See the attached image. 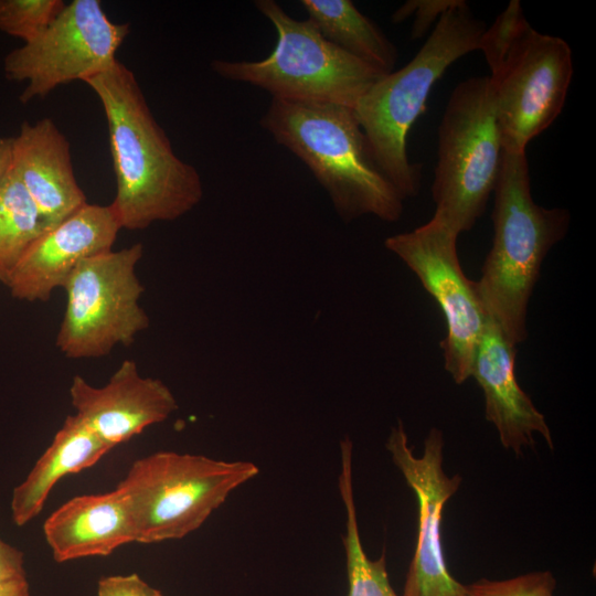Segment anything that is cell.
<instances>
[{
    "label": "cell",
    "instance_id": "277c9868",
    "mask_svg": "<svg viewBox=\"0 0 596 596\" xmlns=\"http://www.w3.org/2000/svg\"><path fill=\"white\" fill-rule=\"evenodd\" d=\"M485 30L461 0L438 20L412 60L379 79L353 108L377 164L404 200L418 194L422 179V166L407 157L408 131L425 111L435 83L455 61L479 50Z\"/></svg>",
    "mask_w": 596,
    "mask_h": 596
},
{
    "label": "cell",
    "instance_id": "603a6c76",
    "mask_svg": "<svg viewBox=\"0 0 596 596\" xmlns=\"http://www.w3.org/2000/svg\"><path fill=\"white\" fill-rule=\"evenodd\" d=\"M529 25L520 1L512 0L494 22L486 28L479 50L483 53L491 74L499 70L511 47Z\"/></svg>",
    "mask_w": 596,
    "mask_h": 596
},
{
    "label": "cell",
    "instance_id": "8fae6325",
    "mask_svg": "<svg viewBox=\"0 0 596 596\" xmlns=\"http://www.w3.org/2000/svg\"><path fill=\"white\" fill-rule=\"evenodd\" d=\"M573 76L572 50L563 39L529 25L491 74L503 151L525 152L562 111Z\"/></svg>",
    "mask_w": 596,
    "mask_h": 596
},
{
    "label": "cell",
    "instance_id": "5bb4252c",
    "mask_svg": "<svg viewBox=\"0 0 596 596\" xmlns=\"http://www.w3.org/2000/svg\"><path fill=\"white\" fill-rule=\"evenodd\" d=\"M70 397L75 415L111 448L166 421L178 408L170 389L158 379L142 376L129 359L102 387L74 375Z\"/></svg>",
    "mask_w": 596,
    "mask_h": 596
},
{
    "label": "cell",
    "instance_id": "9a60e30c",
    "mask_svg": "<svg viewBox=\"0 0 596 596\" xmlns=\"http://www.w3.org/2000/svg\"><path fill=\"white\" fill-rule=\"evenodd\" d=\"M515 354V345L486 315L470 376L483 392L485 416L496 427L502 446L517 455L534 445L536 434L553 448L544 415L518 384Z\"/></svg>",
    "mask_w": 596,
    "mask_h": 596
},
{
    "label": "cell",
    "instance_id": "f1b7e54d",
    "mask_svg": "<svg viewBox=\"0 0 596 596\" xmlns=\"http://www.w3.org/2000/svg\"><path fill=\"white\" fill-rule=\"evenodd\" d=\"M0 596H31L26 577L1 584Z\"/></svg>",
    "mask_w": 596,
    "mask_h": 596
},
{
    "label": "cell",
    "instance_id": "d4e9b609",
    "mask_svg": "<svg viewBox=\"0 0 596 596\" xmlns=\"http://www.w3.org/2000/svg\"><path fill=\"white\" fill-rule=\"evenodd\" d=\"M461 0H409L401 6L392 15L393 23L414 18L411 38L421 39L434 23Z\"/></svg>",
    "mask_w": 596,
    "mask_h": 596
},
{
    "label": "cell",
    "instance_id": "83f0119b",
    "mask_svg": "<svg viewBox=\"0 0 596 596\" xmlns=\"http://www.w3.org/2000/svg\"><path fill=\"white\" fill-rule=\"evenodd\" d=\"M13 137H0V183L11 168Z\"/></svg>",
    "mask_w": 596,
    "mask_h": 596
},
{
    "label": "cell",
    "instance_id": "4fadbf2b",
    "mask_svg": "<svg viewBox=\"0 0 596 596\" xmlns=\"http://www.w3.org/2000/svg\"><path fill=\"white\" fill-rule=\"evenodd\" d=\"M120 230L110 204L86 203L30 246L7 284L12 297L46 301L81 262L110 251Z\"/></svg>",
    "mask_w": 596,
    "mask_h": 596
},
{
    "label": "cell",
    "instance_id": "cb8c5ba5",
    "mask_svg": "<svg viewBox=\"0 0 596 596\" xmlns=\"http://www.w3.org/2000/svg\"><path fill=\"white\" fill-rule=\"evenodd\" d=\"M555 587L551 572H532L502 581L478 579L465 585V596H553Z\"/></svg>",
    "mask_w": 596,
    "mask_h": 596
},
{
    "label": "cell",
    "instance_id": "2e32d148",
    "mask_svg": "<svg viewBox=\"0 0 596 596\" xmlns=\"http://www.w3.org/2000/svg\"><path fill=\"white\" fill-rule=\"evenodd\" d=\"M11 170L40 212L46 231L87 203L66 136L51 118L24 121L13 136Z\"/></svg>",
    "mask_w": 596,
    "mask_h": 596
},
{
    "label": "cell",
    "instance_id": "44dd1931",
    "mask_svg": "<svg viewBox=\"0 0 596 596\" xmlns=\"http://www.w3.org/2000/svg\"><path fill=\"white\" fill-rule=\"evenodd\" d=\"M45 231L34 202L10 168L0 183V283L7 286L20 259Z\"/></svg>",
    "mask_w": 596,
    "mask_h": 596
},
{
    "label": "cell",
    "instance_id": "d6986e66",
    "mask_svg": "<svg viewBox=\"0 0 596 596\" xmlns=\"http://www.w3.org/2000/svg\"><path fill=\"white\" fill-rule=\"evenodd\" d=\"M309 20L332 44L389 74L398 58L396 46L350 0H302Z\"/></svg>",
    "mask_w": 596,
    "mask_h": 596
},
{
    "label": "cell",
    "instance_id": "6da1fadb",
    "mask_svg": "<svg viewBox=\"0 0 596 596\" xmlns=\"http://www.w3.org/2000/svg\"><path fill=\"white\" fill-rule=\"evenodd\" d=\"M84 83L106 116L116 178L110 205L121 228L142 230L191 211L203 196L201 177L175 155L135 74L117 60Z\"/></svg>",
    "mask_w": 596,
    "mask_h": 596
},
{
    "label": "cell",
    "instance_id": "484cf974",
    "mask_svg": "<svg viewBox=\"0 0 596 596\" xmlns=\"http://www.w3.org/2000/svg\"><path fill=\"white\" fill-rule=\"evenodd\" d=\"M97 596H163L138 574L109 575L97 584Z\"/></svg>",
    "mask_w": 596,
    "mask_h": 596
},
{
    "label": "cell",
    "instance_id": "9c48e42d",
    "mask_svg": "<svg viewBox=\"0 0 596 596\" xmlns=\"http://www.w3.org/2000/svg\"><path fill=\"white\" fill-rule=\"evenodd\" d=\"M129 32V23L111 21L99 0H73L40 34L6 55L3 72L26 83L19 97L26 104L110 66Z\"/></svg>",
    "mask_w": 596,
    "mask_h": 596
},
{
    "label": "cell",
    "instance_id": "30bf717a",
    "mask_svg": "<svg viewBox=\"0 0 596 596\" xmlns=\"http://www.w3.org/2000/svg\"><path fill=\"white\" fill-rule=\"evenodd\" d=\"M458 236L441 219L433 215L411 232L387 237L384 245L408 266L438 304L447 328L440 342L445 370L461 384L471 376L486 312L476 283L465 276L460 266Z\"/></svg>",
    "mask_w": 596,
    "mask_h": 596
},
{
    "label": "cell",
    "instance_id": "7402d4cb",
    "mask_svg": "<svg viewBox=\"0 0 596 596\" xmlns=\"http://www.w3.org/2000/svg\"><path fill=\"white\" fill-rule=\"evenodd\" d=\"M63 0H0V31L23 40L34 39L65 7Z\"/></svg>",
    "mask_w": 596,
    "mask_h": 596
},
{
    "label": "cell",
    "instance_id": "7c38bea8",
    "mask_svg": "<svg viewBox=\"0 0 596 596\" xmlns=\"http://www.w3.org/2000/svg\"><path fill=\"white\" fill-rule=\"evenodd\" d=\"M386 449L418 504L417 542L402 596H465V585L450 574L443 549L444 508L461 483L459 475L449 477L443 468V433L432 428L422 456L416 457L398 422L389 435Z\"/></svg>",
    "mask_w": 596,
    "mask_h": 596
},
{
    "label": "cell",
    "instance_id": "4316f807",
    "mask_svg": "<svg viewBox=\"0 0 596 596\" xmlns=\"http://www.w3.org/2000/svg\"><path fill=\"white\" fill-rule=\"evenodd\" d=\"M24 577L23 553L0 538V585Z\"/></svg>",
    "mask_w": 596,
    "mask_h": 596
},
{
    "label": "cell",
    "instance_id": "7a4b0ae2",
    "mask_svg": "<svg viewBox=\"0 0 596 596\" xmlns=\"http://www.w3.org/2000/svg\"><path fill=\"white\" fill-rule=\"evenodd\" d=\"M260 123L309 168L344 222L401 217L404 198L377 164L353 108L272 98Z\"/></svg>",
    "mask_w": 596,
    "mask_h": 596
},
{
    "label": "cell",
    "instance_id": "52a82bcc",
    "mask_svg": "<svg viewBox=\"0 0 596 596\" xmlns=\"http://www.w3.org/2000/svg\"><path fill=\"white\" fill-rule=\"evenodd\" d=\"M493 89L489 76H473L453 91L438 128L432 195L434 215L458 234L483 214L502 158Z\"/></svg>",
    "mask_w": 596,
    "mask_h": 596
},
{
    "label": "cell",
    "instance_id": "3957f363",
    "mask_svg": "<svg viewBox=\"0 0 596 596\" xmlns=\"http://www.w3.org/2000/svg\"><path fill=\"white\" fill-rule=\"evenodd\" d=\"M493 192L492 246L476 290L486 315L517 345L528 337L526 309L542 263L571 217L565 209L534 202L525 152H502Z\"/></svg>",
    "mask_w": 596,
    "mask_h": 596
},
{
    "label": "cell",
    "instance_id": "e0dca14e",
    "mask_svg": "<svg viewBox=\"0 0 596 596\" xmlns=\"http://www.w3.org/2000/svg\"><path fill=\"white\" fill-rule=\"evenodd\" d=\"M43 532L57 563L107 556L135 542L130 510L117 488L72 498L45 520Z\"/></svg>",
    "mask_w": 596,
    "mask_h": 596
},
{
    "label": "cell",
    "instance_id": "ffe728a7",
    "mask_svg": "<svg viewBox=\"0 0 596 596\" xmlns=\"http://www.w3.org/2000/svg\"><path fill=\"white\" fill-rule=\"evenodd\" d=\"M341 472L339 490L347 513L345 534L342 539L347 557L348 596H398L393 589L385 557H368L360 539L352 485V443L341 440Z\"/></svg>",
    "mask_w": 596,
    "mask_h": 596
},
{
    "label": "cell",
    "instance_id": "8992f818",
    "mask_svg": "<svg viewBox=\"0 0 596 596\" xmlns=\"http://www.w3.org/2000/svg\"><path fill=\"white\" fill-rule=\"evenodd\" d=\"M258 472L251 461L157 451L137 459L116 488L127 500L135 542L149 544L198 530Z\"/></svg>",
    "mask_w": 596,
    "mask_h": 596
},
{
    "label": "cell",
    "instance_id": "ac0fdd59",
    "mask_svg": "<svg viewBox=\"0 0 596 596\" xmlns=\"http://www.w3.org/2000/svg\"><path fill=\"white\" fill-rule=\"evenodd\" d=\"M111 449L76 415L67 416L26 478L13 489L11 515L14 524L22 526L33 520L63 477L94 466Z\"/></svg>",
    "mask_w": 596,
    "mask_h": 596
},
{
    "label": "cell",
    "instance_id": "ba28073f",
    "mask_svg": "<svg viewBox=\"0 0 596 596\" xmlns=\"http://www.w3.org/2000/svg\"><path fill=\"white\" fill-rule=\"evenodd\" d=\"M136 243L81 262L64 285L66 307L56 347L68 359L108 354L116 345H129L149 326L140 307L143 286L136 275L142 257Z\"/></svg>",
    "mask_w": 596,
    "mask_h": 596
},
{
    "label": "cell",
    "instance_id": "5b68a950",
    "mask_svg": "<svg viewBox=\"0 0 596 596\" xmlns=\"http://www.w3.org/2000/svg\"><path fill=\"white\" fill-rule=\"evenodd\" d=\"M254 3L275 26L276 45L260 61H213L220 76L258 86L273 98L354 108L386 75L329 42L309 19H294L274 0Z\"/></svg>",
    "mask_w": 596,
    "mask_h": 596
}]
</instances>
